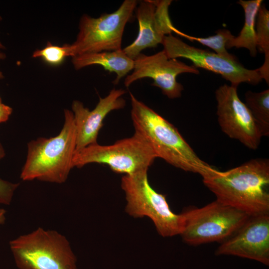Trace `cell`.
Wrapping results in <instances>:
<instances>
[{
	"label": "cell",
	"instance_id": "obj_12",
	"mask_svg": "<svg viewBox=\"0 0 269 269\" xmlns=\"http://www.w3.org/2000/svg\"><path fill=\"white\" fill-rule=\"evenodd\" d=\"M171 0H145L136 8L138 23L137 36L130 45L122 49L130 58L134 60L147 48L161 44L164 37L171 34L175 27L170 20L168 9Z\"/></svg>",
	"mask_w": 269,
	"mask_h": 269
},
{
	"label": "cell",
	"instance_id": "obj_20",
	"mask_svg": "<svg viewBox=\"0 0 269 269\" xmlns=\"http://www.w3.org/2000/svg\"><path fill=\"white\" fill-rule=\"evenodd\" d=\"M68 56H71L70 44L60 46L53 45L49 42L44 48L35 50L32 55L33 57L41 58L52 65L61 64Z\"/></svg>",
	"mask_w": 269,
	"mask_h": 269
},
{
	"label": "cell",
	"instance_id": "obj_16",
	"mask_svg": "<svg viewBox=\"0 0 269 269\" xmlns=\"http://www.w3.org/2000/svg\"><path fill=\"white\" fill-rule=\"evenodd\" d=\"M262 2V0H240L237 2L244 9L245 22L238 36H234L227 43V49L232 47L245 48L249 50L252 57L256 56L257 48L255 24L257 13Z\"/></svg>",
	"mask_w": 269,
	"mask_h": 269
},
{
	"label": "cell",
	"instance_id": "obj_8",
	"mask_svg": "<svg viewBox=\"0 0 269 269\" xmlns=\"http://www.w3.org/2000/svg\"><path fill=\"white\" fill-rule=\"evenodd\" d=\"M137 4L136 0H125L113 12L96 18L84 14L77 38L70 44L71 56L122 49L126 25L132 18Z\"/></svg>",
	"mask_w": 269,
	"mask_h": 269
},
{
	"label": "cell",
	"instance_id": "obj_2",
	"mask_svg": "<svg viewBox=\"0 0 269 269\" xmlns=\"http://www.w3.org/2000/svg\"><path fill=\"white\" fill-rule=\"evenodd\" d=\"M131 116L134 133L149 144L156 157L203 177L215 168L202 160L176 128L131 93Z\"/></svg>",
	"mask_w": 269,
	"mask_h": 269
},
{
	"label": "cell",
	"instance_id": "obj_3",
	"mask_svg": "<svg viewBox=\"0 0 269 269\" xmlns=\"http://www.w3.org/2000/svg\"><path fill=\"white\" fill-rule=\"evenodd\" d=\"M63 128L56 136L40 137L28 143L27 155L20 178L62 183L67 180L76 146V131L73 112L64 110Z\"/></svg>",
	"mask_w": 269,
	"mask_h": 269
},
{
	"label": "cell",
	"instance_id": "obj_22",
	"mask_svg": "<svg viewBox=\"0 0 269 269\" xmlns=\"http://www.w3.org/2000/svg\"><path fill=\"white\" fill-rule=\"evenodd\" d=\"M12 111L11 108L2 104L0 106V123L6 122L8 119Z\"/></svg>",
	"mask_w": 269,
	"mask_h": 269
},
{
	"label": "cell",
	"instance_id": "obj_9",
	"mask_svg": "<svg viewBox=\"0 0 269 269\" xmlns=\"http://www.w3.org/2000/svg\"><path fill=\"white\" fill-rule=\"evenodd\" d=\"M161 44L169 59H188L197 68H201L221 75L234 87H237L242 83L256 85L263 80L258 69L246 68L237 58H226L215 52L195 47L171 34L164 37Z\"/></svg>",
	"mask_w": 269,
	"mask_h": 269
},
{
	"label": "cell",
	"instance_id": "obj_24",
	"mask_svg": "<svg viewBox=\"0 0 269 269\" xmlns=\"http://www.w3.org/2000/svg\"><path fill=\"white\" fill-rule=\"evenodd\" d=\"M1 19V17H0V20ZM4 48L3 45L0 42V48ZM5 57V55L3 53H2L0 52V59H3ZM3 77L2 73L0 71V78H2Z\"/></svg>",
	"mask_w": 269,
	"mask_h": 269
},
{
	"label": "cell",
	"instance_id": "obj_18",
	"mask_svg": "<svg viewBox=\"0 0 269 269\" xmlns=\"http://www.w3.org/2000/svg\"><path fill=\"white\" fill-rule=\"evenodd\" d=\"M257 48L265 54V62L258 69L263 79L269 83V11L261 5L256 17Z\"/></svg>",
	"mask_w": 269,
	"mask_h": 269
},
{
	"label": "cell",
	"instance_id": "obj_11",
	"mask_svg": "<svg viewBox=\"0 0 269 269\" xmlns=\"http://www.w3.org/2000/svg\"><path fill=\"white\" fill-rule=\"evenodd\" d=\"M133 71L128 75L124 81L126 87L145 78L153 80L151 85L160 88L163 95L169 99L181 96L183 86L176 80L183 73L199 74L198 69L177 60L169 59L163 50L151 55L140 53L134 60Z\"/></svg>",
	"mask_w": 269,
	"mask_h": 269
},
{
	"label": "cell",
	"instance_id": "obj_1",
	"mask_svg": "<svg viewBox=\"0 0 269 269\" xmlns=\"http://www.w3.org/2000/svg\"><path fill=\"white\" fill-rule=\"evenodd\" d=\"M202 178L220 202L249 216L269 214L268 159H252L225 171L215 169Z\"/></svg>",
	"mask_w": 269,
	"mask_h": 269
},
{
	"label": "cell",
	"instance_id": "obj_21",
	"mask_svg": "<svg viewBox=\"0 0 269 269\" xmlns=\"http://www.w3.org/2000/svg\"><path fill=\"white\" fill-rule=\"evenodd\" d=\"M5 155L4 149L0 143V159ZM18 184L12 183L0 178V204H9L11 200L14 191Z\"/></svg>",
	"mask_w": 269,
	"mask_h": 269
},
{
	"label": "cell",
	"instance_id": "obj_10",
	"mask_svg": "<svg viewBox=\"0 0 269 269\" xmlns=\"http://www.w3.org/2000/svg\"><path fill=\"white\" fill-rule=\"evenodd\" d=\"M217 115L223 132L256 150L262 137L249 109L239 98L237 87L224 84L215 91Z\"/></svg>",
	"mask_w": 269,
	"mask_h": 269
},
{
	"label": "cell",
	"instance_id": "obj_4",
	"mask_svg": "<svg viewBox=\"0 0 269 269\" xmlns=\"http://www.w3.org/2000/svg\"><path fill=\"white\" fill-rule=\"evenodd\" d=\"M20 269H77L76 258L66 237L38 228L9 242Z\"/></svg>",
	"mask_w": 269,
	"mask_h": 269
},
{
	"label": "cell",
	"instance_id": "obj_5",
	"mask_svg": "<svg viewBox=\"0 0 269 269\" xmlns=\"http://www.w3.org/2000/svg\"><path fill=\"white\" fill-rule=\"evenodd\" d=\"M121 187L125 194L126 211L128 214L136 218L148 217L162 237L180 235L182 228L181 214L173 213L165 196L152 188L148 182L147 170L124 175Z\"/></svg>",
	"mask_w": 269,
	"mask_h": 269
},
{
	"label": "cell",
	"instance_id": "obj_15",
	"mask_svg": "<svg viewBox=\"0 0 269 269\" xmlns=\"http://www.w3.org/2000/svg\"><path fill=\"white\" fill-rule=\"evenodd\" d=\"M72 62L76 70L93 65L102 66L105 70L116 74V78L113 82L115 85L133 70L134 64V60L127 56L122 49L76 55L72 57Z\"/></svg>",
	"mask_w": 269,
	"mask_h": 269
},
{
	"label": "cell",
	"instance_id": "obj_23",
	"mask_svg": "<svg viewBox=\"0 0 269 269\" xmlns=\"http://www.w3.org/2000/svg\"><path fill=\"white\" fill-rule=\"evenodd\" d=\"M5 212L6 211L4 209L0 208V225L4 223L5 221Z\"/></svg>",
	"mask_w": 269,
	"mask_h": 269
},
{
	"label": "cell",
	"instance_id": "obj_7",
	"mask_svg": "<svg viewBox=\"0 0 269 269\" xmlns=\"http://www.w3.org/2000/svg\"><path fill=\"white\" fill-rule=\"evenodd\" d=\"M156 158L146 141L134 133L111 145L96 143L75 151L72 166L80 168L96 163L107 165L116 173L132 175L148 170Z\"/></svg>",
	"mask_w": 269,
	"mask_h": 269
},
{
	"label": "cell",
	"instance_id": "obj_14",
	"mask_svg": "<svg viewBox=\"0 0 269 269\" xmlns=\"http://www.w3.org/2000/svg\"><path fill=\"white\" fill-rule=\"evenodd\" d=\"M126 93L122 89H113L107 96L100 97L95 108L91 111L80 101L73 102L72 112L76 131L75 151L97 143L99 133L106 116L111 112L125 107L126 101L122 96Z\"/></svg>",
	"mask_w": 269,
	"mask_h": 269
},
{
	"label": "cell",
	"instance_id": "obj_17",
	"mask_svg": "<svg viewBox=\"0 0 269 269\" xmlns=\"http://www.w3.org/2000/svg\"><path fill=\"white\" fill-rule=\"evenodd\" d=\"M245 101L262 136H269V89L260 92L248 91L245 93Z\"/></svg>",
	"mask_w": 269,
	"mask_h": 269
},
{
	"label": "cell",
	"instance_id": "obj_6",
	"mask_svg": "<svg viewBox=\"0 0 269 269\" xmlns=\"http://www.w3.org/2000/svg\"><path fill=\"white\" fill-rule=\"evenodd\" d=\"M183 241L190 245L220 242L233 235L250 217L245 212L215 201L181 213Z\"/></svg>",
	"mask_w": 269,
	"mask_h": 269
},
{
	"label": "cell",
	"instance_id": "obj_25",
	"mask_svg": "<svg viewBox=\"0 0 269 269\" xmlns=\"http://www.w3.org/2000/svg\"><path fill=\"white\" fill-rule=\"evenodd\" d=\"M2 104V102H1V99H0V106Z\"/></svg>",
	"mask_w": 269,
	"mask_h": 269
},
{
	"label": "cell",
	"instance_id": "obj_19",
	"mask_svg": "<svg viewBox=\"0 0 269 269\" xmlns=\"http://www.w3.org/2000/svg\"><path fill=\"white\" fill-rule=\"evenodd\" d=\"M173 32L190 41H195L212 49L215 53L230 59L237 58L235 56L229 53L226 46L227 43L234 36L227 29H220L216 31V34L207 37H197L187 35L179 31L175 27Z\"/></svg>",
	"mask_w": 269,
	"mask_h": 269
},
{
	"label": "cell",
	"instance_id": "obj_13",
	"mask_svg": "<svg viewBox=\"0 0 269 269\" xmlns=\"http://www.w3.org/2000/svg\"><path fill=\"white\" fill-rule=\"evenodd\" d=\"M215 255L238 256L269 265V214L250 216Z\"/></svg>",
	"mask_w": 269,
	"mask_h": 269
}]
</instances>
